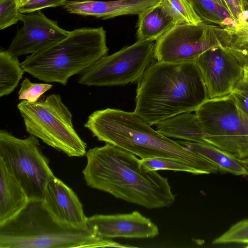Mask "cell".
<instances>
[{
  "label": "cell",
  "instance_id": "cell-1",
  "mask_svg": "<svg viewBox=\"0 0 248 248\" xmlns=\"http://www.w3.org/2000/svg\"><path fill=\"white\" fill-rule=\"evenodd\" d=\"M86 155L82 172L90 187L149 209L169 207L175 201L168 178L146 170L132 153L106 143Z\"/></svg>",
  "mask_w": 248,
  "mask_h": 248
},
{
  "label": "cell",
  "instance_id": "cell-2",
  "mask_svg": "<svg viewBox=\"0 0 248 248\" xmlns=\"http://www.w3.org/2000/svg\"><path fill=\"white\" fill-rule=\"evenodd\" d=\"M138 82L134 112L150 125L195 111L209 99L195 61L155 62Z\"/></svg>",
  "mask_w": 248,
  "mask_h": 248
},
{
  "label": "cell",
  "instance_id": "cell-3",
  "mask_svg": "<svg viewBox=\"0 0 248 248\" xmlns=\"http://www.w3.org/2000/svg\"><path fill=\"white\" fill-rule=\"evenodd\" d=\"M84 126L98 140L131 153L141 159H177L197 167L203 174L219 171L210 160L162 135L134 112L110 108L97 110L89 115Z\"/></svg>",
  "mask_w": 248,
  "mask_h": 248
},
{
  "label": "cell",
  "instance_id": "cell-4",
  "mask_svg": "<svg viewBox=\"0 0 248 248\" xmlns=\"http://www.w3.org/2000/svg\"><path fill=\"white\" fill-rule=\"evenodd\" d=\"M131 248L59 222L42 200H30L17 215L0 224V248Z\"/></svg>",
  "mask_w": 248,
  "mask_h": 248
},
{
  "label": "cell",
  "instance_id": "cell-5",
  "mask_svg": "<svg viewBox=\"0 0 248 248\" xmlns=\"http://www.w3.org/2000/svg\"><path fill=\"white\" fill-rule=\"evenodd\" d=\"M108 50L106 32L102 27L81 28L27 56L21 64L25 72L41 81L65 85L70 77L81 74Z\"/></svg>",
  "mask_w": 248,
  "mask_h": 248
},
{
  "label": "cell",
  "instance_id": "cell-6",
  "mask_svg": "<svg viewBox=\"0 0 248 248\" xmlns=\"http://www.w3.org/2000/svg\"><path fill=\"white\" fill-rule=\"evenodd\" d=\"M17 107L30 135L68 156L86 154V144L74 129L72 113L60 94H51L34 103L22 100Z\"/></svg>",
  "mask_w": 248,
  "mask_h": 248
},
{
  "label": "cell",
  "instance_id": "cell-7",
  "mask_svg": "<svg viewBox=\"0 0 248 248\" xmlns=\"http://www.w3.org/2000/svg\"><path fill=\"white\" fill-rule=\"evenodd\" d=\"M203 140L239 159L248 158V115L231 94L208 99L195 111Z\"/></svg>",
  "mask_w": 248,
  "mask_h": 248
},
{
  "label": "cell",
  "instance_id": "cell-8",
  "mask_svg": "<svg viewBox=\"0 0 248 248\" xmlns=\"http://www.w3.org/2000/svg\"><path fill=\"white\" fill-rule=\"evenodd\" d=\"M0 160L23 188L30 200H42L48 183L55 176L36 137H16L0 131Z\"/></svg>",
  "mask_w": 248,
  "mask_h": 248
},
{
  "label": "cell",
  "instance_id": "cell-9",
  "mask_svg": "<svg viewBox=\"0 0 248 248\" xmlns=\"http://www.w3.org/2000/svg\"><path fill=\"white\" fill-rule=\"evenodd\" d=\"M155 44L154 41L137 40L111 55L104 56L80 74L78 82L101 87L138 82L155 62Z\"/></svg>",
  "mask_w": 248,
  "mask_h": 248
},
{
  "label": "cell",
  "instance_id": "cell-10",
  "mask_svg": "<svg viewBox=\"0 0 248 248\" xmlns=\"http://www.w3.org/2000/svg\"><path fill=\"white\" fill-rule=\"evenodd\" d=\"M231 37L224 28L202 22L175 26L157 40L155 57L158 62L195 61L208 49L220 45L229 46Z\"/></svg>",
  "mask_w": 248,
  "mask_h": 248
},
{
  "label": "cell",
  "instance_id": "cell-11",
  "mask_svg": "<svg viewBox=\"0 0 248 248\" xmlns=\"http://www.w3.org/2000/svg\"><path fill=\"white\" fill-rule=\"evenodd\" d=\"M201 72L209 99L227 95L244 75V67L228 47H212L195 61Z\"/></svg>",
  "mask_w": 248,
  "mask_h": 248
},
{
  "label": "cell",
  "instance_id": "cell-12",
  "mask_svg": "<svg viewBox=\"0 0 248 248\" xmlns=\"http://www.w3.org/2000/svg\"><path fill=\"white\" fill-rule=\"evenodd\" d=\"M22 26L7 51L18 57L33 54L65 38L70 31L61 28L57 22L46 17L41 10L20 14Z\"/></svg>",
  "mask_w": 248,
  "mask_h": 248
},
{
  "label": "cell",
  "instance_id": "cell-13",
  "mask_svg": "<svg viewBox=\"0 0 248 248\" xmlns=\"http://www.w3.org/2000/svg\"><path fill=\"white\" fill-rule=\"evenodd\" d=\"M87 226L97 237L111 239L152 238L159 234L157 226L137 211L127 214L95 215Z\"/></svg>",
  "mask_w": 248,
  "mask_h": 248
},
{
  "label": "cell",
  "instance_id": "cell-14",
  "mask_svg": "<svg viewBox=\"0 0 248 248\" xmlns=\"http://www.w3.org/2000/svg\"><path fill=\"white\" fill-rule=\"evenodd\" d=\"M44 206L59 222L89 229L82 204L72 189L54 176L47 184L42 199Z\"/></svg>",
  "mask_w": 248,
  "mask_h": 248
},
{
  "label": "cell",
  "instance_id": "cell-15",
  "mask_svg": "<svg viewBox=\"0 0 248 248\" xmlns=\"http://www.w3.org/2000/svg\"><path fill=\"white\" fill-rule=\"evenodd\" d=\"M160 0H68L63 6L72 14L108 19L128 15H138Z\"/></svg>",
  "mask_w": 248,
  "mask_h": 248
},
{
  "label": "cell",
  "instance_id": "cell-16",
  "mask_svg": "<svg viewBox=\"0 0 248 248\" xmlns=\"http://www.w3.org/2000/svg\"><path fill=\"white\" fill-rule=\"evenodd\" d=\"M138 16V41H156L179 24L171 10L163 0Z\"/></svg>",
  "mask_w": 248,
  "mask_h": 248
},
{
  "label": "cell",
  "instance_id": "cell-17",
  "mask_svg": "<svg viewBox=\"0 0 248 248\" xmlns=\"http://www.w3.org/2000/svg\"><path fill=\"white\" fill-rule=\"evenodd\" d=\"M29 201L21 186L0 160V224L17 215Z\"/></svg>",
  "mask_w": 248,
  "mask_h": 248
},
{
  "label": "cell",
  "instance_id": "cell-18",
  "mask_svg": "<svg viewBox=\"0 0 248 248\" xmlns=\"http://www.w3.org/2000/svg\"><path fill=\"white\" fill-rule=\"evenodd\" d=\"M156 130L168 138L186 141H203L205 135L196 116L192 112L179 114L156 124Z\"/></svg>",
  "mask_w": 248,
  "mask_h": 248
},
{
  "label": "cell",
  "instance_id": "cell-19",
  "mask_svg": "<svg viewBox=\"0 0 248 248\" xmlns=\"http://www.w3.org/2000/svg\"><path fill=\"white\" fill-rule=\"evenodd\" d=\"M178 143L196 152L216 165L219 171L237 176H248V170L241 159L205 141H176Z\"/></svg>",
  "mask_w": 248,
  "mask_h": 248
},
{
  "label": "cell",
  "instance_id": "cell-20",
  "mask_svg": "<svg viewBox=\"0 0 248 248\" xmlns=\"http://www.w3.org/2000/svg\"><path fill=\"white\" fill-rule=\"evenodd\" d=\"M203 22L223 28L238 23L230 14L224 0H188Z\"/></svg>",
  "mask_w": 248,
  "mask_h": 248
},
{
  "label": "cell",
  "instance_id": "cell-21",
  "mask_svg": "<svg viewBox=\"0 0 248 248\" xmlns=\"http://www.w3.org/2000/svg\"><path fill=\"white\" fill-rule=\"evenodd\" d=\"M24 70L17 57L7 50L0 51V96L13 92L22 78Z\"/></svg>",
  "mask_w": 248,
  "mask_h": 248
},
{
  "label": "cell",
  "instance_id": "cell-22",
  "mask_svg": "<svg viewBox=\"0 0 248 248\" xmlns=\"http://www.w3.org/2000/svg\"><path fill=\"white\" fill-rule=\"evenodd\" d=\"M142 166L148 170H172L174 171H184L193 174H203L197 167L186 162L169 158H154L141 159Z\"/></svg>",
  "mask_w": 248,
  "mask_h": 248
},
{
  "label": "cell",
  "instance_id": "cell-23",
  "mask_svg": "<svg viewBox=\"0 0 248 248\" xmlns=\"http://www.w3.org/2000/svg\"><path fill=\"white\" fill-rule=\"evenodd\" d=\"M169 7L179 24L197 25L202 22L188 0H163Z\"/></svg>",
  "mask_w": 248,
  "mask_h": 248
},
{
  "label": "cell",
  "instance_id": "cell-24",
  "mask_svg": "<svg viewBox=\"0 0 248 248\" xmlns=\"http://www.w3.org/2000/svg\"><path fill=\"white\" fill-rule=\"evenodd\" d=\"M215 245L230 244H248V218L237 222L221 235L215 239Z\"/></svg>",
  "mask_w": 248,
  "mask_h": 248
},
{
  "label": "cell",
  "instance_id": "cell-25",
  "mask_svg": "<svg viewBox=\"0 0 248 248\" xmlns=\"http://www.w3.org/2000/svg\"><path fill=\"white\" fill-rule=\"evenodd\" d=\"M53 85L51 84L32 83L29 79L26 78L21 84L18 98L31 103L36 102Z\"/></svg>",
  "mask_w": 248,
  "mask_h": 248
},
{
  "label": "cell",
  "instance_id": "cell-26",
  "mask_svg": "<svg viewBox=\"0 0 248 248\" xmlns=\"http://www.w3.org/2000/svg\"><path fill=\"white\" fill-rule=\"evenodd\" d=\"M20 14L16 0H0V29L16 24L19 20Z\"/></svg>",
  "mask_w": 248,
  "mask_h": 248
},
{
  "label": "cell",
  "instance_id": "cell-27",
  "mask_svg": "<svg viewBox=\"0 0 248 248\" xmlns=\"http://www.w3.org/2000/svg\"><path fill=\"white\" fill-rule=\"evenodd\" d=\"M230 94L237 107L248 115V77L245 73Z\"/></svg>",
  "mask_w": 248,
  "mask_h": 248
},
{
  "label": "cell",
  "instance_id": "cell-28",
  "mask_svg": "<svg viewBox=\"0 0 248 248\" xmlns=\"http://www.w3.org/2000/svg\"><path fill=\"white\" fill-rule=\"evenodd\" d=\"M68 0H30L25 4L19 7L21 14L34 12L49 7L64 6Z\"/></svg>",
  "mask_w": 248,
  "mask_h": 248
},
{
  "label": "cell",
  "instance_id": "cell-29",
  "mask_svg": "<svg viewBox=\"0 0 248 248\" xmlns=\"http://www.w3.org/2000/svg\"><path fill=\"white\" fill-rule=\"evenodd\" d=\"M224 29L231 36L230 45L234 43L248 42V23H237L235 26L226 27Z\"/></svg>",
  "mask_w": 248,
  "mask_h": 248
},
{
  "label": "cell",
  "instance_id": "cell-30",
  "mask_svg": "<svg viewBox=\"0 0 248 248\" xmlns=\"http://www.w3.org/2000/svg\"><path fill=\"white\" fill-rule=\"evenodd\" d=\"M224 1L232 16L238 22L242 13L239 0H224Z\"/></svg>",
  "mask_w": 248,
  "mask_h": 248
},
{
  "label": "cell",
  "instance_id": "cell-31",
  "mask_svg": "<svg viewBox=\"0 0 248 248\" xmlns=\"http://www.w3.org/2000/svg\"><path fill=\"white\" fill-rule=\"evenodd\" d=\"M242 12L238 21V23H242L248 17V0H239Z\"/></svg>",
  "mask_w": 248,
  "mask_h": 248
},
{
  "label": "cell",
  "instance_id": "cell-32",
  "mask_svg": "<svg viewBox=\"0 0 248 248\" xmlns=\"http://www.w3.org/2000/svg\"><path fill=\"white\" fill-rule=\"evenodd\" d=\"M29 0H16L18 8L19 7L25 4L26 3H27Z\"/></svg>",
  "mask_w": 248,
  "mask_h": 248
},
{
  "label": "cell",
  "instance_id": "cell-33",
  "mask_svg": "<svg viewBox=\"0 0 248 248\" xmlns=\"http://www.w3.org/2000/svg\"><path fill=\"white\" fill-rule=\"evenodd\" d=\"M242 162L246 167V168L248 170V158H246L244 159H241Z\"/></svg>",
  "mask_w": 248,
  "mask_h": 248
},
{
  "label": "cell",
  "instance_id": "cell-34",
  "mask_svg": "<svg viewBox=\"0 0 248 248\" xmlns=\"http://www.w3.org/2000/svg\"><path fill=\"white\" fill-rule=\"evenodd\" d=\"M244 73L248 77V67H244Z\"/></svg>",
  "mask_w": 248,
  "mask_h": 248
},
{
  "label": "cell",
  "instance_id": "cell-35",
  "mask_svg": "<svg viewBox=\"0 0 248 248\" xmlns=\"http://www.w3.org/2000/svg\"></svg>",
  "mask_w": 248,
  "mask_h": 248
}]
</instances>
